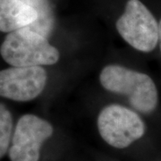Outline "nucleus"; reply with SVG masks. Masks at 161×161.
Returning <instances> with one entry per match:
<instances>
[{
    "mask_svg": "<svg viewBox=\"0 0 161 161\" xmlns=\"http://www.w3.org/2000/svg\"><path fill=\"white\" fill-rule=\"evenodd\" d=\"M98 129L101 138L116 149H125L145 133V125L138 114L115 104L100 111Z\"/></svg>",
    "mask_w": 161,
    "mask_h": 161,
    "instance_id": "nucleus-4",
    "label": "nucleus"
},
{
    "mask_svg": "<svg viewBox=\"0 0 161 161\" xmlns=\"http://www.w3.org/2000/svg\"><path fill=\"white\" fill-rule=\"evenodd\" d=\"M13 117L10 111L3 104H0V158L9 150L12 141Z\"/></svg>",
    "mask_w": 161,
    "mask_h": 161,
    "instance_id": "nucleus-9",
    "label": "nucleus"
},
{
    "mask_svg": "<svg viewBox=\"0 0 161 161\" xmlns=\"http://www.w3.org/2000/svg\"><path fill=\"white\" fill-rule=\"evenodd\" d=\"M0 54L12 66L51 65L58 62L60 54L46 37L25 27L6 35Z\"/></svg>",
    "mask_w": 161,
    "mask_h": 161,
    "instance_id": "nucleus-2",
    "label": "nucleus"
},
{
    "mask_svg": "<svg viewBox=\"0 0 161 161\" xmlns=\"http://www.w3.org/2000/svg\"><path fill=\"white\" fill-rule=\"evenodd\" d=\"M47 75L41 66H26L0 71V97L26 102L36 98L44 91Z\"/></svg>",
    "mask_w": 161,
    "mask_h": 161,
    "instance_id": "nucleus-6",
    "label": "nucleus"
},
{
    "mask_svg": "<svg viewBox=\"0 0 161 161\" xmlns=\"http://www.w3.org/2000/svg\"><path fill=\"white\" fill-rule=\"evenodd\" d=\"M158 27H159V32H158V43H159V47H160L161 51V20L158 23Z\"/></svg>",
    "mask_w": 161,
    "mask_h": 161,
    "instance_id": "nucleus-10",
    "label": "nucleus"
},
{
    "mask_svg": "<svg viewBox=\"0 0 161 161\" xmlns=\"http://www.w3.org/2000/svg\"><path fill=\"white\" fill-rule=\"evenodd\" d=\"M100 83L108 92L125 95L134 109L148 114L158 105V90L149 75L118 64H108L101 70Z\"/></svg>",
    "mask_w": 161,
    "mask_h": 161,
    "instance_id": "nucleus-1",
    "label": "nucleus"
},
{
    "mask_svg": "<svg viewBox=\"0 0 161 161\" xmlns=\"http://www.w3.org/2000/svg\"><path fill=\"white\" fill-rule=\"evenodd\" d=\"M115 28L121 37L136 50L149 53L158 45V23L140 0L127 1L124 14L116 21Z\"/></svg>",
    "mask_w": 161,
    "mask_h": 161,
    "instance_id": "nucleus-3",
    "label": "nucleus"
},
{
    "mask_svg": "<svg viewBox=\"0 0 161 161\" xmlns=\"http://www.w3.org/2000/svg\"><path fill=\"white\" fill-rule=\"evenodd\" d=\"M53 134V126L31 114L23 115L12 136L8 154L11 161H39L40 148Z\"/></svg>",
    "mask_w": 161,
    "mask_h": 161,
    "instance_id": "nucleus-5",
    "label": "nucleus"
},
{
    "mask_svg": "<svg viewBox=\"0 0 161 161\" xmlns=\"http://www.w3.org/2000/svg\"><path fill=\"white\" fill-rule=\"evenodd\" d=\"M38 14L34 9L21 0H0V31L10 33L28 27Z\"/></svg>",
    "mask_w": 161,
    "mask_h": 161,
    "instance_id": "nucleus-7",
    "label": "nucleus"
},
{
    "mask_svg": "<svg viewBox=\"0 0 161 161\" xmlns=\"http://www.w3.org/2000/svg\"><path fill=\"white\" fill-rule=\"evenodd\" d=\"M23 4L34 9L38 18L28 28L47 39L52 33L55 26V14L49 0H21Z\"/></svg>",
    "mask_w": 161,
    "mask_h": 161,
    "instance_id": "nucleus-8",
    "label": "nucleus"
}]
</instances>
